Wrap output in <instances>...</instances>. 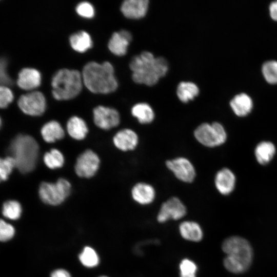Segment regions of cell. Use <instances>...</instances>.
<instances>
[{
	"instance_id": "1",
	"label": "cell",
	"mask_w": 277,
	"mask_h": 277,
	"mask_svg": "<svg viewBox=\"0 0 277 277\" xmlns=\"http://www.w3.org/2000/svg\"><path fill=\"white\" fill-rule=\"evenodd\" d=\"M129 67L133 81L137 84L147 86L156 84L168 70V64L165 58L155 57L148 51H144L134 56Z\"/></svg>"
},
{
	"instance_id": "2",
	"label": "cell",
	"mask_w": 277,
	"mask_h": 277,
	"mask_svg": "<svg viewBox=\"0 0 277 277\" xmlns=\"http://www.w3.org/2000/svg\"><path fill=\"white\" fill-rule=\"evenodd\" d=\"M82 75L84 85L93 93H109L118 87L113 67L108 62L88 63L83 68Z\"/></svg>"
},
{
	"instance_id": "3",
	"label": "cell",
	"mask_w": 277,
	"mask_h": 277,
	"mask_svg": "<svg viewBox=\"0 0 277 277\" xmlns=\"http://www.w3.org/2000/svg\"><path fill=\"white\" fill-rule=\"evenodd\" d=\"M222 248L227 255L224 259V266L229 272L242 273L250 266L253 251L246 239L238 236H230L224 240Z\"/></svg>"
},
{
	"instance_id": "4",
	"label": "cell",
	"mask_w": 277,
	"mask_h": 277,
	"mask_svg": "<svg viewBox=\"0 0 277 277\" xmlns=\"http://www.w3.org/2000/svg\"><path fill=\"white\" fill-rule=\"evenodd\" d=\"M38 149L37 143L32 136L23 134L16 136L9 147L16 167L24 173L29 172L35 168Z\"/></svg>"
},
{
	"instance_id": "5",
	"label": "cell",
	"mask_w": 277,
	"mask_h": 277,
	"mask_svg": "<svg viewBox=\"0 0 277 277\" xmlns=\"http://www.w3.org/2000/svg\"><path fill=\"white\" fill-rule=\"evenodd\" d=\"M82 82V75L78 71L60 69L52 78V95L57 100L73 98L81 92Z\"/></svg>"
},
{
	"instance_id": "6",
	"label": "cell",
	"mask_w": 277,
	"mask_h": 277,
	"mask_svg": "<svg viewBox=\"0 0 277 277\" xmlns=\"http://www.w3.org/2000/svg\"><path fill=\"white\" fill-rule=\"evenodd\" d=\"M193 135L199 143L208 147L220 146L226 140V131L217 122L200 124L194 130Z\"/></svg>"
},
{
	"instance_id": "7",
	"label": "cell",
	"mask_w": 277,
	"mask_h": 277,
	"mask_svg": "<svg viewBox=\"0 0 277 277\" xmlns=\"http://www.w3.org/2000/svg\"><path fill=\"white\" fill-rule=\"evenodd\" d=\"M71 184L66 179L61 178L56 183L43 182L39 186L38 193L45 203L57 205L62 203L69 195Z\"/></svg>"
},
{
	"instance_id": "8",
	"label": "cell",
	"mask_w": 277,
	"mask_h": 277,
	"mask_svg": "<svg viewBox=\"0 0 277 277\" xmlns=\"http://www.w3.org/2000/svg\"><path fill=\"white\" fill-rule=\"evenodd\" d=\"M167 168L180 181L192 183L196 176V171L191 162L187 158L179 156L166 162Z\"/></svg>"
},
{
	"instance_id": "9",
	"label": "cell",
	"mask_w": 277,
	"mask_h": 277,
	"mask_svg": "<svg viewBox=\"0 0 277 277\" xmlns=\"http://www.w3.org/2000/svg\"><path fill=\"white\" fill-rule=\"evenodd\" d=\"M20 109L31 116L42 115L46 109V100L39 91H32L21 95L17 102Z\"/></svg>"
},
{
	"instance_id": "10",
	"label": "cell",
	"mask_w": 277,
	"mask_h": 277,
	"mask_svg": "<svg viewBox=\"0 0 277 277\" xmlns=\"http://www.w3.org/2000/svg\"><path fill=\"white\" fill-rule=\"evenodd\" d=\"M187 213V208L177 197L173 196L164 202L161 206L156 218L160 223L173 220H179Z\"/></svg>"
},
{
	"instance_id": "11",
	"label": "cell",
	"mask_w": 277,
	"mask_h": 277,
	"mask_svg": "<svg viewBox=\"0 0 277 277\" xmlns=\"http://www.w3.org/2000/svg\"><path fill=\"white\" fill-rule=\"evenodd\" d=\"M100 162V159L95 152L90 150H86L79 155L76 160L75 172L80 177H91L97 171Z\"/></svg>"
},
{
	"instance_id": "12",
	"label": "cell",
	"mask_w": 277,
	"mask_h": 277,
	"mask_svg": "<svg viewBox=\"0 0 277 277\" xmlns=\"http://www.w3.org/2000/svg\"><path fill=\"white\" fill-rule=\"evenodd\" d=\"M93 119L95 125L104 130L117 126L120 123L118 112L114 108L98 106L93 110Z\"/></svg>"
},
{
	"instance_id": "13",
	"label": "cell",
	"mask_w": 277,
	"mask_h": 277,
	"mask_svg": "<svg viewBox=\"0 0 277 277\" xmlns=\"http://www.w3.org/2000/svg\"><path fill=\"white\" fill-rule=\"evenodd\" d=\"M113 143L116 148L122 151H132L138 145L139 137L133 130L124 128L114 135Z\"/></svg>"
},
{
	"instance_id": "14",
	"label": "cell",
	"mask_w": 277,
	"mask_h": 277,
	"mask_svg": "<svg viewBox=\"0 0 277 277\" xmlns=\"http://www.w3.org/2000/svg\"><path fill=\"white\" fill-rule=\"evenodd\" d=\"M132 35L126 30L114 32L108 44L109 50L117 56H123L127 52L128 47L132 41Z\"/></svg>"
},
{
	"instance_id": "15",
	"label": "cell",
	"mask_w": 277,
	"mask_h": 277,
	"mask_svg": "<svg viewBox=\"0 0 277 277\" xmlns=\"http://www.w3.org/2000/svg\"><path fill=\"white\" fill-rule=\"evenodd\" d=\"M132 199L141 205L151 204L155 200L156 191L152 185L145 182H138L132 188Z\"/></svg>"
},
{
	"instance_id": "16",
	"label": "cell",
	"mask_w": 277,
	"mask_h": 277,
	"mask_svg": "<svg viewBox=\"0 0 277 277\" xmlns=\"http://www.w3.org/2000/svg\"><path fill=\"white\" fill-rule=\"evenodd\" d=\"M148 6V0H126L122 4L121 10L128 18L140 19L146 15Z\"/></svg>"
},
{
	"instance_id": "17",
	"label": "cell",
	"mask_w": 277,
	"mask_h": 277,
	"mask_svg": "<svg viewBox=\"0 0 277 277\" xmlns=\"http://www.w3.org/2000/svg\"><path fill=\"white\" fill-rule=\"evenodd\" d=\"M41 82L39 72L34 68H25L18 74L17 84L24 90H30L38 87Z\"/></svg>"
},
{
	"instance_id": "18",
	"label": "cell",
	"mask_w": 277,
	"mask_h": 277,
	"mask_svg": "<svg viewBox=\"0 0 277 277\" xmlns=\"http://www.w3.org/2000/svg\"><path fill=\"white\" fill-rule=\"evenodd\" d=\"M235 177L233 173L228 168L219 171L215 177V186L219 192L224 195L231 193L234 188Z\"/></svg>"
},
{
	"instance_id": "19",
	"label": "cell",
	"mask_w": 277,
	"mask_h": 277,
	"mask_svg": "<svg viewBox=\"0 0 277 277\" xmlns=\"http://www.w3.org/2000/svg\"><path fill=\"white\" fill-rule=\"evenodd\" d=\"M179 230L181 236L188 241L200 242L203 237V232L201 226L193 221H185L181 223Z\"/></svg>"
},
{
	"instance_id": "20",
	"label": "cell",
	"mask_w": 277,
	"mask_h": 277,
	"mask_svg": "<svg viewBox=\"0 0 277 277\" xmlns=\"http://www.w3.org/2000/svg\"><path fill=\"white\" fill-rule=\"evenodd\" d=\"M230 104L234 113L239 116L247 115L252 108L251 98L247 94L243 93L235 95Z\"/></svg>"
},
{
	"instance_id": "21",
	"label": "cell",
	"mask_w": 277,
	"mask_h": 277,
	"mask_svg": "<svg viewBox=\"0 0 277 277\" xmlns=\"http://www.w3.org/2000/svg\"><path fill=\"white\" fill-rule=\"evenodd\" d=\"M132 115L142 124L151 123L155 118L152 108L146 103H138L132 106L131 109Z\"/></svg>"
},
{
	"instance_id": "22",
	"label": "cell",
	"mask_w": 277,
	"mask_h": 277,
	"mask_svg": "<svg viewBox=\"0 0 277 277\" xmlns=\"http://www.w3.org/2000/svg\"><path fill=\"white\" fill-rule=\"evenodd\" d=\"M41 134L45 141L53 143L64 136V130L59 123L52 121L43 126Z\"/></svg>"
},
{
	"instance_id": "23",
	"label": "cell",
	"mask_w": 277,
	"mask_h": 277,
	"mask_svg": "<svg viewBox=\"0 0 277 277\" xmlns=\"http://www.w3.org/2000/svg\"><path fill=\"white\" fill-rule=\"evenodd\" d=\"M67 132L72 138L81 140L84 138L88 132L85 121L77 116L71 117L67 124Z\"/></svg>"
},
{
	"instance_id": "24",
	"label": "cell",
	"mask_w": 277,
	"mask_h": 277,
	"mask_svg": "<svg viewBox=\"0 0 277 277\" xmlns=\"http://www.w3.org/2000/svg\"><path fill=\"white\" fill-rule=\"evenodd\" d=\"M70 43L73 49L81 53L85 52L92 46L91 36L84 31H81L71 35L70 37Z\"/></svg>"
},
{
	"instance_id": "25",
	"label": "cell",
	"mask_w": 277,
	"mask_h": 277,
	"mask_svg": "<svg viewBox=\"0 0 277 277\" xmlns=\"http://www.w3.org/2000/svg\"><path fill=\"white\" fill-rule=\"evenodd\" d=\"M199 93V87L191 82H182L179 83L176 88L177 97L184 103L193 100Z\"/></svg>"
},
{
	"instance_id": "26",
	"label": "cell",
	"mask_w": 277,
	"mask_h": 277,
	"mask_svg": "<svg viewBox=\"0 0 277 277\" xmlns=\"http://www.w3.org/2000/svg\"><path fill=\"white\" fill-rule=\"evenodd\" d=\"M275 152L274 145L270 142H262L256 147L255 155L257 161L262 165L268 163Z\"/></svg>"
},
{
	"instance_id": "27",
	"label": "cell",
	"mask_w": 277,
	"mask_h": 277,
	"mask_svg": "<svg viewBox=\"0 0 277 277\" xmlns=\"http://www.w3.org/2000/svg\"><path fill=\"white\" fill-rule=\"evenodd\" d=\"M44 162L46 165L50 169L61 167L64 162L62 153L57 149H52L46 152L44 156Z\"/></svg>"
},
{
	"instance_id": "28",
	"label": "cell",
	"mask_w": 277,
	"mask_h": 277,
	"mask_svg": "<svg viewBox=\"0 0 277 277\" xmlns=\"http://www.w3.org/2000/svg\"><path fill=\"white\" fill-rule=\"evenodd\" d=\"M21 205L16 201H8L3 205L2 213L6 218L13 220H17L21 216Z\"/></svg>"
},
{
	"instance_id": "29",
	"label": "cell",
	"mask_w": 277,
	"mask_h": 277,
	"mask_svg": "<svg viewBox=\"0 0 277 277\" xmlns=\"http://www.w3.org/2000/svg\"><path fill=\"white\" fill-rule=\"evenodd\" d=\"M81 263L87 267H94L99 263V257L96 251L90 247H85L79 255Z\"/></svg>"
},
{
	"instance_id": "30",
	"label": "cell",
	"mask_w": 277,
	"mask_h": 277,
	"mask_svg": "<svg viewBox=\"0 0 277 277\" xmlns=\"http://www.w3.org/2000/svg\"><path fill=\"white\" fill-rule=\"evenodd\" d=\"M262 73L266 81L271 84H277V61H269L263 65Z\"/></svg>"
},
{
	"instance_id": "31",
	"label": "cell",
	"mask_w": 277,
	"mask_h": 277,
	"mask_svg": "<svg viewBox=\"0 0 277 277\" xmlns=\"http://www.w3.org/2000/svg\"><path fill=\"white\" fill-rule=\"evenodd\" d=\"M180 277H196L197 266L192 260L184 259L179 264Z\"/></svg>"
},
{
	"instance_id": "32",
	"label": "cell",
	"mask_w": 277,
	"mask_h": 277,
	"mask_svg": "<svg viewBox=\"0 0 277 277\" xmlns=\"http://www.w3.org/2000/svg\"><path fill=\"white\" fill-rule=\"evenodd\" d=\"M14 167H16V164L14 159L11 156L2 159L0 161L1 180L6 181Z\"/></svg>"
},
{
	"instance_id": "33",
	"label": "cell",
	"mask_w": 277,
	"mask_h": 277,
	"mask_svg": "<svg viewBox=\"0 0 277 277\" xmlns=\"http://www.w3.org/2000/svg\"><path fill=\"white\" fill-rule=\"evenodd\" d=\"M15 230L13 226L3 220L0 223V240L2 242L7 241L13 238Z\"/></svg>"
},
{
	"instance_id": "34",
	"label": "cell",
	"mask_w": 277,
	"mask_h": 277,
	"mask_svg": "<svg viewBox=\"0 0 277 277\" xmlns=\"http://www.w3.org/2000/svg\"><path fill=\"white\" fill-rule=\"evenodd\" d=\"M77 13L82 17L90 18L94 15V9L89 3L83 2L79 3L76 7Z\"/></svg>"
},
{
	"instance_id": "35",
	"label": "cell",
	"mask_w": 277,
	"mask_h": 277,
	"mask_svg": "<svg viewBox=\"0 0 277 277\" xmlns=\"http://www.w3.org/2000/svg\"><path fill=\"white\" fill-rule=\"evenodd\" d=\"M13 100V94L11 90L7 87L1 86L0 87V107L5 108Z\"/></svg>"
},
{
	"instance_id": "36",
	"label": "cell",
	"mask_w": 277,
	"mask_h": 277,
	"mask_svg": "<svg viewBox=\"0 0 277 277\" xmlns=\"http://www.w3.org/2000/svg\"><path fill=\"white\" fill-rule=\"evenodd\" d=\"M6 61L2 58L0 64V82L1 86H8L12 84V80L6 72Z\"/></svg>"
},
{
	"instance_id": "37",
	"label": "cell",
	"mask_w": 277,
	"mask_h": 277,
	"mask_svg": "<svg viewBox=\"0 0 277 277\" xmlns=\"http://www.w3.org/2000/svg\"><path fill=\"white\" fill-rule=\"evenodd\" d=\"M50 277H71L67 270L63 269H58L54 270L51 274Z\"/></svg>"
},
{
	"instance_id": "38",
	"label": "cell",
	"mask_w": 277,
	"mask_h": 277,
	"mask_svg": "<svg viewBox=\"0 0 277 277\" xmlns=\"http://www.w3.org/2000/svg\"><path fill=\"white\" fill-rule=\"evenodd\" d=\"M269 12L271 18L277 21V1H274L270 4Z\"/></svg>"
},
{
	"instance_id": "39",
	"label": "cell",
	"mask_w": 277,
	"mask_h": 277,
	"mask_svg": "<svg viewBox=\"0 0 277 277\" xmlns=\"http://www.w3.org/2000/svg\"><path fill=\"white\" fill-rule=\"evenodd\" d=\"M99 277H108V276H105V275H102V276H99Z\"/></svg>"
}]
</instances>
